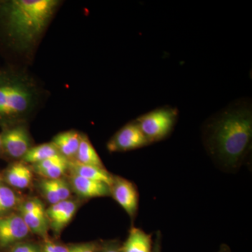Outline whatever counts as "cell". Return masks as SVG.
<instances>
[{"label":"cell","instance_id":"obj_1","mask_svg":"<svg viewBox=\"0 0 252 252\" xmlns=\"http://www.w3.org/2000/svg\"><path fill=\"white\" fill-rule=\"evenodd\" d=\"M63 3L0 0V55L6 64L28 68Z\"/></svg>","mask_w":252,"mask_h":252},{"label":"cell","instance_id":"obj_2","mask_svg":"<svg viewBox=\"0 0 252 252\" xmlns=\"http://www.w3.org/2000/svg\"><path fill=\"white\" fill-rule=\"evenodd\" d=\"M252 139V104L240 99L210 118L204 130L209 153L222 166L237 168L247 157Z\"/></svg>","mask_w":252,"mask_h":252},{"label":"cell","instance_id":"obj_3","mask_svg":"<svg viewBox=\"0 0 252 252\" xmlns=\"http://www.w3.org/2000/svg\"><path fill=\"white\" fill-rule=\"evenodd\" d=\"M48 92L28 68L0 67V126L28 121L41 110Z\"/></svg>","mask_w":252,"mask_h":252},{"label":"cell","instance_id":"obj_4","mask_svg":"<svg viewBox=\"0 0 252 252\" xmlns=\"http://www.w3.org/2000/svg\"><path fill=\"white\" fill-rule=\"evenodd\" d=\"M178 116V109L164 106L146 113L135 121L149 143L152 144L165 140L170 135Z\"/></svg>","mask_w":252,"mask_h":252},{"label":"cell","instance_id":"obj_5","mask_svg":"<svg viewBox=\"0 0 252 252\" xmlns=\"http://www.w3.org/2000/svg\"><path fill=\"white\" fill-rule=\"evenodd\" d=\"M1 127V153L10 158L22 160L33 147L27 123H17Z\"/></svg>","mask_w":252,"mask_h":252},{"label":"cell","instance_id":"obj_6","mask_svg":"<svg viewBox=\"0 0 252 252\" xmlns=\"http://www.w3.org/2000/svg\"><path fill=\"white\" fill-rule=\"evenodd\" d=\"M150 144L136 121L127 123L112 136L107 144L110 152H125Z\"/></svg>","mask_w":252,"mask_h":252},{"label":"cell","instance_id":"obj_7","mask_svg":"<svg viewBox=\"0 0 252 252\" xmlns=\"http://www.w3.org/2000/svg\"><path fill=\"white\" fill-rule=\"evenodd\" d=\"M110 196L125 210L132 220L137 216L139 193L133 182L119 176H114L110 186Z\"/></svg>","mask_w":252,"mask_h":252},{"label":"cell","instance_id":"obj_8","mask_svg":"<svg viewBox=\"0 0 252 252\" xmlns=\"http://www.w3.org/2000/svg\"><path fill=\"white\" fill-rule=\"evenodd\" d=\"M30 232L20 214L0 217V248H11L21 243Z\"/></svg>","mask_w":252,"mask_h":252},{"label":"cell","instance_id":"obj_9","mask_svg":"<svg viewBox=\"0 0 252 252\" xmlns=\"http://www.w3.org/2000/svg\"><path fill=\"white\" fill-rule=\"evenodd\" d=\"M70 177L71 188L82 198L110 196V187L103 182L89 180L74 174Z\"/></svg>","mask_w":252,"mask_h":252},{"label":"cell","instance_id":"obj_10","mask_svg":"<svg viewBox=\"0 0 252 252\" xmlns=\"http://www.w3.org/2000/svg\"><path fill=\"white\" fill-rule=\"evenodd\" d=\"M81 135L82 133L77 130L64 131L54 136L51 142L63 157L71 161L75 158Z\"/></svg>","mask_w":252,"mask_h":252},{"label":"cell","instance_id":"obj_11","mask_svg":"<svg viewBox=\"0 0 252 252\" xmlns=\"http://www.w3.org/2000/svg\"><path fill=\"white\" fill-rule=\"evenodd\" d=\"M4 179L10 187L16 189L28 188L32 180V170L23 161L11 164L4 174Z\"/></svg>","mask_w":252,"mask_h":252},{"label":"cell","instance_id":"obj_12","mask_svg":"<svg viewBox=\"0 0 252 252\" xmlns=\"http://www.w3.org/2000/svg\"><path fill=\"white\" fill-rule=\"evenodd\" d=\"M152 234L135 227L131 228L126 241L121 245L122 252H152Z\"/></svg>","mask_w":252,"mask_h":252},{"label":"cell","instance_id":"obj_13","mask_svg":"<svg viewBox=\"0 0 252 252\" xmlns=\"http://www.w3.org/2000/svg\"><path fill=\"white\" fill-rule=\"evenodd\" d=\"M68 169L72 174L89 179V180L103 182L110 187L112 184L114 175L109 173L104 167L93 166V165H83L75 160L69 161Z\"/></svg>","mask_w":252,"mask_h":252},{"label":"cell","instance_id":"obj_14","mask_svg":"<svg viewBox=\"0 0 252 252\" xmlns=\"http://www.w3.org/2000/svg\"><path fill=\"white\" fill-rule=\"evenodd\" d=\"M74 160L83 165L104 167L98 154L85 134L82 133L81 135L80 144Z\"/></svg>","mask_w":252,"mask_h":252},{"label":"cell","instance_id":"obj_15","mask_svg":"<svg viewBox=\"0 0 252 252\" xmlns=\"http://www.w3.org/2000/svg\"><path fill=\"white\" fill-rule=\"evenodd\" d=\"M20 215L26 222L30 231L39 236H46L49 223L45 209L34 212H20Z\"/></svg>","mask_w":252,"mask_h":252},{"label":"cell","instance_id":"obj_16","mask_svg":"<svg viewBox=\"0 0 252 252\" xmlns=\"http://www.w3.org/2000/svg\"><path fill=\"white\" fill-rule=\"evenodd\" d=\"M60 155L61 154L59 153L54 144L51 142L49 143L33 146L23 158L22 161L25 163L31 164L32 165Z\"/></svg>","mask_w":252,"mask_h":252},{"label":"cell","instance_id":"obj_17","mask_svg":"<svg viewBox=\"0 0 252 252\" xmlns=\"http://www.w3.org/2000/svg\"><path fill=\"white\" fill-rule=\"evenodd\" d=\"M79 204L74 200H68L65 207L57 216L49 220V227L56 233H59L71 221L77 211Z\"/></svg>","mask_w":252,"mask_h":252},{"label":"cell","instance_id":"obj_18","mask_svg":"<svg viewBox=\"0 0 252 252\" xmlns=\"http://www.w3.org/2000/svg\"><path fill=\"white\" fill-rule=\"evenodd\" d=\"M19 198L13 189L0 185V216L3 217L19 204Z\"/></svg>","mask_w":252,"mask_h":252},{"label":"cell","instance_id":"obj_19","mask_svg":"<svg viewBox=\"0 0 252 252\" xmlns=\"http://www.w3.org/2000/svg\"><path fill=\"white\" fill-rule=\"evenodd\" d=\"M68 167H69V160L64 159L38 174L45 177L47 180H56V179L61 178V177L67 171Z\"/></svg>","mask_w":252,"mask_h":252},{"label":"cell","instance_id":"obj_20","mask_svg":"<svg viewBox=\"0 0 252 252\" xmlns=\"http://www.w3.org/2000/svg\"><path fill=\"white\" fill-rule=\"evenodd\" d=\"M52 183L56 194L61 201L69 200L71 195L70 187L67 182L63 179H56V180H50Z\"/></svg>","mask_w":252,"mask_h":252},{"label":"cell","instance_id":"obj_21","mask_svg":"<svg viewBox=\"0 0 252 252\" xmlns=\"http://www.w3.org/2000/svg\"><path fill=\"white\" fill-rule=\"evenodd\" d=\"M40 189L44 198L51 204V205L61 201L59 196H58L57 194L55 191V189L54 187H53L51 180L44 179V180L41 181L40 182Z\"/></svg>","mask_w":252,"mask_h":252},{"label":"cell","instance_id":"obj_22","mask_svg":"<svg viewBox=\"0 0 252 252\" xmlns=\"http://www.w3.org/2000/svg\"><path fill=\"white\" fill-rule=\"evenodd\" d=\"M43 203L37 198L30 199L20 204V212H34L44 210Z\"/></svg>","mask_w":252,"mask_h":252},{"label":"cell","instance_id":"obj_23","mask_svg":"<svg viewBox=\"0 0 252 252\" xmlns=\"http://www.w3.org/2000/svg\"><path fill=\"white\" fill-rule=\"evenodd\" d=\"M99 245L96 243H84L69 248V252H98Z\"/></svg>","mask_w":252,"mask_h":252},{"label":"cell","instance_id":"obj_24","mask_svg":"<svg viewBox=\"0 0 252 252\" xmlns=\"http://www.w3.org/2000/svg\"><path fill=\"white\" fill-rule=\"evenodd\" d=\"M9 252H41L40 249L32 243H19L11 247Z\"/></svg>","mask_w":252,"mask_h":252},{"label":"cell","instance_id":"obj_25","mask_svg":"<svg viewBox=\"0 0 252 252\" xmlns=\"http://www.w3.org/2000/svg\"><path fill=\"white\" fill-rule=\"evenodd\" d=\"M41 252H69V248L60 244L48 241L44 244Z\"/></svg>","mask_w":252,"mask_h":252},{"label":"cell","instance_id":"obj_26","mask_svg":"<svg viewBox=\"0 0 252 252\" xmlns=\"http://www.w3.org/2000/svg\"><path fill=\"white\" fill-rule=\"evenodd\" d=\"M98 252H122L121 245L117 241H109L99 245Z\"/></svg>","mask_w":252,"mask_h":252},{"label":"cell","instance_id":"obj_27","mask_svg":"<svg viewBox=\"0 0 252 252\" xmlns=\"http://www.w3.org/2000/svg\"><path fill=\"white\" fill-rule=\"evenodd\" d=\"M152 252H161V233L160 232H157L156 234Z\"/></svg>","mask_w":252,"mask_h":252},{"label":"cell","instance_id":"obj_28","mask_svg":"<svg viewBox=\"0 0 252 252\" xmlns=\"http://www.w3.org/2000/svg\"><path fill=\"white\" fill-rule=\"evenodd\" d=\"M217 252H230V249L227 245H222Z\"/></svg>","mask_w":252,"mask_h":252},{"label":"cell","instance_id":"obj_29","mask_svg":"<svg viewBox=\"0 0 252 252\" xmlns=\"http://www.w3.org/2000/svg\"><path fill=\"white\" fill-rule=\"evenodd\" d=\"M1 153V135H0V154Z\"/></svg>","mask_w":252,"mask_h":252}]
</instances>
